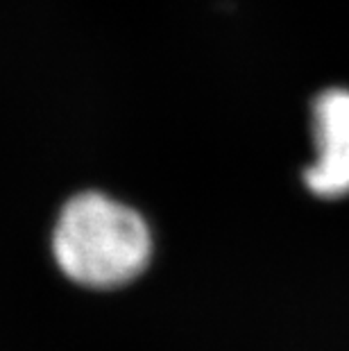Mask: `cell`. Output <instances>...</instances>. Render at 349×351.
Returning a JSON list of instances; mask_svg holds the SVG:
<instances>
[{
	"label": "cell",
	"instance_id": "obj_1",
	"mask_svg": "<svg viewBox=\"0 0 349 351\" xmlns=\"http://www.w3.org/2000/svg\"><path fill=\"white\" fill-rule=\"evenodd\" d=\"M53 250L69 279L88 288H116L145 270L152 238L134 208L100 193H82L59 215Z\"/></svg>",
	"mask_w": 349,
	"mask_h": 351
},
{
	"label": "cell",
	"instance_id": "obj_2",
	"mask_svg": "<svg viewBox=\"0 0 349 351\" xmlns=\"http://www.w3.org/2000/svg\"><path fill=\"white\" fill-rule=\"evenodd\" d=\"M317 161L304 173L315 195L340 197L349 193V91L331 88L313 107Z\"/></svg>",
	"mask_w": 349,
	"mask_h": 351
}]
</instances>
